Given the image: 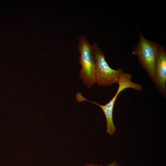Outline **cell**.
I'll return each mask as SVG.
<instances>
[{
    "mask_svg": "<svg viewBox=\"0 0 166 166\" xmlns=\"http://www.w3.org/2000/svg\"><path fill=\"white\" fill-rule=\"evenodd\" d=\"M138 31L139 41L133 46L132 53L137 57L139 63L155 83L156 60L161 45L147 39L139 30Z\"/></svg>",
    "mask_w": 166,
    "mask_h": 166,
    "instance_id": "6da1fadb",
    "label": "cell"
},
{
    "mask_svg": "<svg viewBox=\"0 0 166 166\" xmlns=\"http://www.w3.org/2000/svg\"><path fill=\"white\" fill-rule=\"evenodd\" d=\"M77 45L80 54L79 61L81 67L79 78L90 88L96 83V65L92 45L84 35L79 37Z\"/></svg>",
    "mask_w": 166,
    "mask_h": 166,
    "instance_id": "7a4b0ae2",
    "label": "cell"
},
{
    "mask_svg": "<svg viewBox=\"0 0 166 166\" xmlns=\"http://www.w3.org/2000/svg\"><path fill=\"white\" fill-rule=\"evenodd\" d=\"M92 45L96 65V83L100 86H109L118 83L123 71L121 68H111L105 60V57L101 48L96 43Z\"/></svg>",
    "mask_w": 166,
    "mask_h": 166,
    "instance_id": "3957f363",
    "label": "cell"
},
{
    "mask_svg": "<svg viewBox=\"0 0 166 166\" xmlns=\"http://www.w3.org/2000/svg\"><path fill=\"white\" fill-rule=\"evenodd\" d=\"M154 83L158 92L166 98V49L161 46L156 56L155 65Z\"/></svg>",
    "mask_w": 166,
    "mask_h": 166,
    "instance_id": "277c9868",
    "label": "cell"
},
{
    "mask_svg": "<svg viewBox=\"0 0 166 166\" xmlns=\"http://www.w3.org/2000/svg\"><path fill=\"white\" fill-rule=\"evenodd\" d=\"M77 100L79 102L87 101L99 106L103 111L106 121V132L109 135H113L116 130V127L114 124L113 119V113L114 105L109 101L105 105H100L96 102L90 101L84 97L81 93H77Z\"/></svg>",
    "mask_w": 166,
    "mask_h": 166,
    "instance_id": "5b68a950",
    "label": "cell"
},
{
    "mask_svg": "<svg viewBox=\"0 0 166 166\" xmlns=\"http://www.w3.org/2000/svg\"><path fill=\"white\" fill-rule=\"evenodd\" d=\"M105 166H122L119 165L117 162L113 161L109 164L105 165Z\"/></svg>",
    "mask_w": 166,
    "mask_h": 166,
    "instance_id": "8992f818",
    "label": "cell"
},
{
    "mask_svg": "<svg viewBox=\"0 0 166 166\" xmlns=\"http://www.w3.org/2000/svg\"><path fill=\"white\" fill-rule=\"evenodd\" d=\"M83 166H102V165L93 164H88L85 165Z\"/></svg>",
    "mask_w": 166,
    "mask_h": 166,
    "instance_id": "52a82bcc",
    "label": "cell"
}]
</instances>
